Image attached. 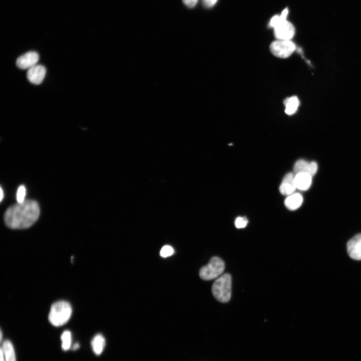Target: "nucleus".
<instances>
[{"instance_id": "1", "label": "nucleus", "mask_w": 361, "mask_h": 361, "mask_svg": "<svg viewBox=\"0 0 361 361\" xmlns=\"http://www.w3.org/2000/svg\"><path fill=\"white\" fill-rule=\"evenodd\" d=\"M40 208L38 203L26 200L9 208L4 215L6 224L15 229H25L31 226L38 219Z\"/></svg>"}, {"instance_id": "2", "label": "nucleus", "mask_w": 361, "mask_h": 361, "mask_svg": "<svg viewBox=\"0 0 361 361\" xmlns=\"http://www.w3.org/2000/svg\"><path fill=\"white\" fill-rule=\"evenodd\" d=\"M269 27L273 28L277 40H291L295 33L293 25L281 15L273 16L269 23Z\"/></svg>"}, {"instance_id": "3", "label": "nucleus", "mask_w": 361, "mask_h": 361, "mask_svg": "<svg viewBox=\"0 0 361 361\" xmlns=\"http://www.w3.org/2000/svg\"><path fill=\"white\" fill-rule=\"evenodd\" d=\"M72 314L70 304L64 301H59L54 303L49 314L50 322L55 326H60L66 323Z\"/></svg>"}, {"instance_id": "4", "label": "nucleus", "mask_w": 361, "mask_h": 361, "mask_svg": "<svg viewBox=\"0 0 361 361\" xmlns=\"http://www.w3.org/2000/svg\"><path fill=\"white\" fill-rule=\"evenodd\" d=\"M232 277L226 273L218 278L213 283L212 287V293L219 301L225 303L228 302L231 297Z\"/></svg>"}, {"instance_id": "5", "label": "nucleus", "mask_w": 361, "mask_h": 361, "mask_svg": "<svg viewBox=\"0 0 361 361\" xmlns=\"http://www.w3.org/2000/svg\"><path fill=\"white\" fill-rule=\"evenodd\" d=\"M225 263L218 257H212L208 264L201 268L200 277L204 280L214 279L222 274L225 269Z\"/></svg>"}, {"instance_id": "6", "label": "nucleus", "mask_w": 361, "mask_h": 361, "mask_svg": "<svg viewBox=\"0 0 361 361\" xmlns=\"http://www.w3.org/2000/svg\"><path fill=\"white\" fill-rule=\"evenodd\" d=\"M296 46L291 40H277L270 45V50L275 56L280 58L289 57L295 51Z\"/></svg>"}, {"instance_id": "7", "label": "nucleus", "mask_w": 361, "mask_h": 361, "mask_svg": "<svg viewBox=\"0 0 361 361\" xmlns=\"http://www.w3.org/2000/svg\"><path fill=\"white\" fill-rule=\"evenodd\" d=\"M39 55L36 52H28L19 57L16 60L18 67L22 69H29L37 65Z\"/></svg>"}, {"instance_id": "8", "label": "nucleus", "mask_w": 361, "mask_h": 361, "mask_svg": "<svg viewBox=\"0 0 361 361\" xmlns=\"http://www.w3.org/2000/svg\"><path fill=\"white\" fill-rule=\"evenodd\" d=\"M346 249L351 259L361 260V234H356L347 242Z\"/></svg>"}, {"instance_id": "9", "label": "nucleus", "mask_w": 361, "mask_h": 361, "mask_svg": "<svg viewBox=\"0 0 361 361\" xmlns=\"http://www.w3.org/2000/svg\"><path fill=\"white\" fill-rule=\"evenodd\" d=\"M46 73L44 66L36 65L28 70L27 77L31 83L39 85L43 81Z\"/></svg>"}, {"instance_id": "10", "label": "nucleus", "mask_w": 361, "mask_h": 361, "mask_svg": "<svg viewBox=\"0 0 361 361\" xmlns=\"http://www.w3.org/2000/svg\"><path fill=\"white\" fill-rule=\"evenodd\" d=\"M317 164L315 161L308 162L303 159L297 160L293 167L295 174L298 173H306L313 176L317 172Z\"/></svg>"}, {"instance_id": "11", "label": "nucleus", "mask_w": 361, "mask_h": 361, "mask_svg": "<svg viewBox=\"0 0 361 361\" xmlns=\"http://www.w3.org/2000/svg\"><path fill=\"white\" fill-rule=\"evenodd\" d=\"M295 175V174L292 172H288L284 176L279 187L281 194L289 196L294 193L296 189L294 183Z\"/></svg>"}, {"instance_id": "12", "label": "nucleus", "mask_w": 361, "mask_h": 361, "mask_svg": "<svg viewBox=\"0 0 361 361\" xmlns=\"http://www.w3.org/2000/svg\"><path fill=\"white\" fill-rule=\"evenodd\" d=\"M312 176L306 173H298L295 175L294 183L296 189L301 191L308 190L312 184Z\"/></svg>"}, {"instance_id": "13", "label": "nucleus", "mask_w": 361, "mask_h": 361, "mask_svg": "<svg viewBox=\"0 0 361 361\" xmlns=\"http://www.w3.org/2000/svg\"><path fill=\"white\" fill-rule=\"evenodd\" d=\"M303 202V198L299 193H293L286 198L285 200L286 207L291 211H294L299 208Z\"/></svg>"}, {"instance_id": "14", "label": "nucleus", "mask_w": 361, "mask_h": 361, "mask_svg": "<svg viewBox=\"0 0 361 361\" xmlns=\"http://www.w3.org/2000/svg\"><path fill=\"white\" fill-rule=\"evenodd\" d=\"M91 345L95 354L97 355L101 354L105 346V338L101 334H97L92 339Z\"/></svg>"}, {"instance_id": "15", "label": "nucleus", "mask_w": 361, "mask_h": 361, "mask_svg": "<svg viewBox=\"0 0 361 361\" xmlns=\"http://www.w3.org/2000/svg\"><path fill=\"white\" fill-rule=\"evenodd\" d=\"M2 349L5 361H16L15 349L12 342L9 340H5L1 347Z\"/></svg>"}, {"instance_id": "16", "label": "nucleus", "mask_w": 361, "mask_h": 361, "mask_svg": "<svg viewBox=\"0 0 361 361\" xmlns=\"http://www.w3.org/2000/svg\"><path fill=\"white\" fill-rule=\"evenodd\" d=\"M299 101L296 96H291L285 100V112L288 115L294 114L299 106Z\"/></svg>"}, {"instance_id": "17", "label": "nucleus", "mask_w": 361, "mask_h": 361, "mask_svg": "<svg viewBox=\"0 0 361 361\" xmlns=\"http://www.w3.org/2000/svg\"><path fill=\"white\" fill-rule=\"evenodd\" d=\"M61 340L62 349L64 351L69 349L72 344L71 332L69 330H65L61 336Z\"/></svg>"}, {"instance_id": "18", "label": "nucleus", "mask_w": 361, "mask_h": 361, "mask_svg": "<svg viewBox=\"0 0 361 361\" xmlns=\"http://www.w3.org/2000/svg\"><path fill=\"white\" fill-rule=\"evenodd\" d=\"M26 188L22 185L19 187L17 193V200L18 203H21L25 201L26 196Z\"/></svg>"}, {"instance_id": "19", "label": "nucleus", "mask_w": 361, "mask_h": 361, "mask_svg": "<svg viewBox=\"0 0 361 361\" xmlns=\"http://www.w3.org/2000/svg\"><path fill=\"white\" fill-rule=\"evenodd\" d=\"M173 249L169 245L164 246L160 251V255L162 257H167L173 254Z\"/></svg>"}, {"instance_id": "20", "label": "nucleus", "mask_w": 361, "mask_h": 361, "mask_svg": "<svg viewBox=\"0 0 361 361\" xmlns=\"http://www.w3.org/2000/svg\"><path fill=\"white\" fill-rule=\"evenodd\" d=\"M248 221L245 217H239L236 218L235 221V225L238 229H241L245 228Z\"/></svg>"}, {"instance_id": "21", "label": "nucleus", "mask_w": 361, "mask_h": 361, "mask_svg": "<svg viewBox=\"0 0 361 361\" xmlns=\"http://www.w3.org/2000/svg\"><path fill=\"white\" fill-rule=\"evenodd\" d=\"M184 4L188 7L193 8L195 7L198 0H183Z\"/></svg>"}, {"instance_id": "22", "label": "nucleus", "mask_w": 361, "mask_h": 361, "mask_svg": "<svg viewBox=\"0 0 361 361\" xmlns=\"http://www.w3.org/2000/svg\"><path fill=\"white\" fill-rule=\"evenodd\" d=\"M217 0H203V4L207 8H211L216 3Z\"/></svg>"}, {"instance_id": "23", "label": "nucleus", "mask_w": 361, "mask_h": 361, "mask_svg": "<svg viewBox=\"0 0 361 361\" xmlns=\"http://www.w3.org/2000/svg\"><path fill=\"white\" fill-rule=\"evenodd\" d=\"M0 361H5V358L2 349L1 348L0 351Z\"/></svg>"}, {"instance_id": "24", "label": "nucleus", "mask_w": 361, "mask_h": 361, "mask_svg": "<svg viewBox=\"0 0 361 361\" xmlns=\"http://www.w3.org/2000/svg\"><path fill=\"white\" fill-rule=\"evenodd\" d=\"M80 347V345L78 343H76L73 345V346L72 347L73 350H76L78 348H79Z\"/></svg>"}, {"instance_id": "25", "label": "nucleus", "mask_w": 361, "mask_h": 361, "mask_svg": "<svg viewBox=\"0 0 361 361\" xmlns=\"http://www.w3.org/2000/svg\"><path fill=\"white\" fill-rule=\"evenodd\" d=\"M3 196H4L3 195V191L2 188H1V196H0L1 201H2L3 200Z\"/></svg>"}, {"instance_id": "26", "label": "nucleus", "mask_w": 361, "mask_h": 361, "mask_svg": "<svg viewBox=\"0 0 361 361\" xmlns=\"http://www.w3.org/2000/svg\"><path fill=\"white\" fill-rule=\"evenodd\" d=\"M0 338H1V341H2V338H3V332H2V331H1V336H0Z\"/></svg>"}]
</instances>
